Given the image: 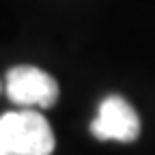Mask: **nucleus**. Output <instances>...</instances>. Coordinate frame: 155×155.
Returning a JSON list of instances; mask_svg holds the SVG:
<instances>
[{
    "instance_id": "obj_3",
    "label": "nucleus",
    "mask_w": 155,
    "mask_h": 155,
    "mask_svg": "<svg viewBox=\"0 0 155 155\" xmlns=\"http://www.w3.org/2000/svg\"><path fill=\"white\" fill-rule=\"evenodd\" d=\"M91 134L97 140L134 142L140 136V119L123 97L110 95L101 101L99 112L91 123Z\"/></svg>"
},
{
    "instance_id": "obj_1",
    "label": "nucleus",
    "mask_w": 155,
    "mask_h": 155,
    "mask_svg": "<svg viewBox=\"0 0 155 155\" xmlns=\"http://www.w3.org/2000/svg\"><path fill=\"white\" fill-rule=\"evenodd\" d=\"M54 131L35 110H17L0 116V155H52Z\"/></svg>"
},
{
    "instance_id": "obj_2",
    "label": "nucleus",
    "mask_w": 155,
    "mask_h": 155,
    "mask_svg": "<svg viewBox=\"0 0 155 155\" xmlns=\"http://www.w3.org/2000/svg\"><path fill=\"white\" fill-rule=\"evenodd\" d=\"M5 91L9 99L24 108H52L58 99V84L56 80L30 65L13 67L7 73Z\"/></svg>"
}]
</instances>
